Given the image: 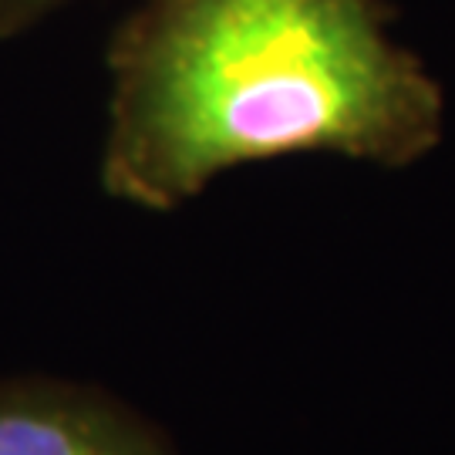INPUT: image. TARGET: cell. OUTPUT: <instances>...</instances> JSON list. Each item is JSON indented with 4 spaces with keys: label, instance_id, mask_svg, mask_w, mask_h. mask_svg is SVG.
I'll return each mask as SVG.
<instances>
[{
    "label": "cell",
    "instance_id": "obj_1",
    "mask_svg": "<svg viewBox=\"0 0 455 455\" xmlns=\"http://www.w3.org/2000/svg\"><path fill=\"white\" fill-rule=\"evenodd\" d=\"M391 17L385 0H142L108 48L105 193L165 212L283 156L425 159L445 101Z\"/></svg>",
    "mask_w": 455,
    "mask_h": 455
},
{
    "label": "cell",
    "instance_id": "obj_2",
    "mask_svg": "<svg viewBox=\"0 0 455 455\" xmlns=\"http://www.w3.org/2000/svg\"><path fill=\"white\" fill-rule=\"evenodd\" d=\"M0 455H172L129 408L58 381H0Z\"/></svg>",
    "mask_w": 455,
    "mask_h": 455
},
{
    "label": "cell",
    "instance_id": "obj_3",
    "mask_svg": "<svg viewBox=\"0 0 455 455\" xmlns=\"http://www.w3.org/2000/svg\"><path fill=\"white\" fill-rule=\"evenodd\" d=\"M68 0H0V41L34 28Z\"/></svg>",
    "mask_w": 455,
    "mask_h": 455
}]
</instances>
